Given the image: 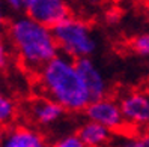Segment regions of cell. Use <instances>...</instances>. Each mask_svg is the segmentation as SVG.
Here are the masks:
<instances>
[{
    "label": "cell",
    "instance_id": "obj_18",
    "mask_svg": "<svg viewBox=\"0 0 149 147\" xmlns=\"http://www.w3.org/2000/svg\"><path fill=\"white\" fill-rule=\"evenodd\" d=\"M3 18H5V11H3V5L0 3V23L3 21Z\"/></svg>",
    "mask_w": 149,
    "mask_h": 147
},
{
    "label": "cell",
    "instance_id": "obj_10",
    "mask_svg": "<svg viewBox=\"0 0 149 147\" xmlns=\"http://www.w3.org/2000/svg\"><path fill=\"white\" fill-rule=\"evenodd\" d=\"M86 147H107L113 143V132L95 122L86 120L77 131Z\"/></svg>",
    "mask_w": 149,
    "mask_h": 147
},
{
    "label": "cell",
    "instance_id": "obj_14",
    "mask_svg": "<svg viewBox=\"0 0 149 147\" xmlns=\"http://www.w3.org/2000/svg\"><path fill=\"white\" fill-rule=\"evenodd\" d=\"M53 147H86V144L78 137V134L74 132V134H66L63 137H60L59 140H56Z\"/></svg>",
    "mask_w": 149,
    "mask_h": 147
},
{
    "label": "cell",
    "instance_id": "obj_2",
    "mask_svg": "<svg viewBox=\"0 0 149 147\" xmlns=\"http://www.w3.org/2000/svg\"><path fill=\"white\" fill-rule=\"evenodd\" d=\"M8 36L20 63L29 72L38 74L48 62L59 56L53 29L36 23L27 15H18L9 23Z\"/></svg>",
    "mask_w": 149,
    "mask_h": 147
},
{
    "label": "cell",
    "instance_id": "obj_5",
    "mask_svg": "<svg viewBox=\"0 0 149 147\" xmlns=\"http://www.w3.org/2000/svg\"><path fill=\"white\" fill-rule=\"evenodd\" d=\"M24 15L48 29H54L71 17V8L63 0H26Z\"/></svg>",
    "mask_w": 149,
    "mask_h": 147
},
{
    "label": "cell",
    "instance_id": "obj_6",
    "mask_svg": "<svg viewBox=\"0 0 149 147\" xmlns=\"http://www.w3.org/2000/svg\"><path fill=\"white\" fill-rule=\"evenodd\" d=\"M84 116L89 122H95L110 129L111 132L122 131L125 128V120L122 116L119 101L106 96L98 101H92L84 110Z\"/></svg>",
    "mask_w": 149,
    "mask_h": 147
},
{
    "label": "cell",
    "instance_id": "obj_11",
    "mask_svg": "<svg viewBox=\"0 0 149 147\" xmlns=\"http://www.w3.org/2000/svg\"><path fill=\"white\" fill-rule=\"evenodd\" d=\"M17 114H18V108L15 101L0 90V129L14 125Z\"/></svg>",
    "mask_w": 149,
    "mask_h": 147
},
{
    "label": "cell",
    "instance_id": "obj_8",
    "mask_svg": "<svg viewBox=\"0 0 149 147\" xmlns=\"http://www.w3.org/2000/svg\"><path fill=\"white\" fill-rule=\"evenodd\" d=\"M26 116L29 117L32 123L38 126H51L56 125L65 116V110L54 101L48 99L44 95H39L27 101Z\"/></svg>",
    "mask_w": 149,
    "mask_h": 147
},
{
    "label": "cell",
    "instance_id": "obj_16",
    "mask_svg": "<svg viewBox=\"0 0 149 147\" xmlns=\"http://www.w3.org/2000/svg\"><path fill=\"white\" fill-rule=\"evenodd\" d=\"M8 6L15 12H23L26 11V0H9Z\"/></svg>",
    "mask_w": 149,
    "mask_h": 147
},
{
    "label": "cell",
    "instance_id": "obj_12",
    "mask_svg": "<svg viewBox=\"0 0 149 147\" xmlns=\"http://www.w3.org/2000/svg\"><path fill=\"white\" fill-rule=\"evenodd\" d=\"M111 147H149V131L122 134L116 140H113Z\"/></svg>",
    "mask_w": 149,
    "mask_h": 147
},
{
    "label": "cell",
    "instance_id": "obj_15",
    "mask_svg": "<svg viewBox=\"0 0 149 147\" xmlns=\"http://www.w3.org/2000/svg\"><path fill=\"white\" fill-rule=\"evenodd\" d=\"M8 63H9V51L3 44H0V69H5Z\"/></svg>",
    "mask_w": 149,
    "mask_h": 147
},
{
    "label": "cell",
    "instance_id": "obj_20",
    "mask_svg": "<svg viewBox=\"0 0 149 147\" xmlns=\"http://www.w3.org/2000/svg\"><path fill=\"white\" fill-rule=\"evenodd\" d=\"M148 92H149V90H148Z\"/></svg>",
    "mask_w": 149,
    "mask_h": 147
},
{
    "label": "cell",
    "instance_id": "obj_13",
    "mask_svg": "<svg viewBox=\"0 0 149 147\" xmlns=\"http://www.w3.org/2000/svg\"><path fill=\"white\" fill-rule=\"evenodd\" d=\"M130 47L134 54L149 59V32H143L133 36V39L130 41Z\"/></svg>",
    "mask_w": 149,
    "mask_h": 147
},
{
    "label": "cell",
    "instance_id": "obj_17",
    "mask_svg": "<svg viewBox=\"0 0 149 147\" xmlns=\"http://www.w3.org/2000/svg\"><path fill=\"white\" fill-rule=\"evenodd\" d=\"M118 18H119V17H118V14H115V12H109V15H107V20L110 21V23H115V21H118Z\"/></svg>",
    "mask_w": 149,
    "mask_h": 147
},
{
    "label": "cell",
    "instance_id": "obj_3",
    "mask_svg": "<svg viewBox=\"0 0 149 147\" xmlns=\"http://www.w3.org/2000/svg\"><path fill=\"white\" fill-rule=\"evenodd\" d=\"M53 35L59 51H62L63 56L75 62L81 59H89L96 50V38L91 24L78 17L71 15L62 21L53 29Z\"/></svg>",
    "mask_w": 149,
    "mask_h": 147
},
{
    "label": "cell",
    "instance_id": "obj_19",
    "mask_svg": "<svg viewBox=\"0 0 149 147\" xmlns=\"http://www.w3.org/2000/svg\"><path fill=\"white\" fill-rule=\"evenodd\" d=\"M2 35H3V30H2V23H0V44H2Z\"/></svg>",
    "mask_w": 149,
    "mask_h": 147
},
{
    "label": "cell",
    "instance_id": "obj_9",
    "mask_svg": "<svg viewBox=\"0 0 149 147\" xmlns=\"http://www.w3.org/2000/svg\"><path fill=\"white\" fill-rule=\"evenodd\" d=\"M77 68L87 92L91 95V99L98 101L106 98L109 93V83L104 74L101 72V69L98 68V65L89 57V59L77 60Z\"/></svg>",
    "mask_w": 149,
    "mask_h": 147
},
{
    "label": "cell",
    "instance_id": "obj_4",
    "mask_svg": "<svg viewBox=\"0 0 149 147\" xmlns=\"http://www.w3.org/2000/svg\"><path fill=\"white\" fill-rule=\"evenodd\" d=\"M118 101L125 125L134 129L149 128V92L128 90L122 93Z\"/></svg>",
    "mask_w": 149,
    "mask_h": 147
},
{
    "label": "cell",
    "instance_id": "obj_1",
    "mask_svg": "<svg viewBox=\"0 0 149 147\" xmlns=\"http://www.w3.org/2000/svg\"><path fill=\"white\" fill-rule=\"evenodd\" d=\"M36 75L42 95L59 104L65 111H84L92 102L91 95L78 72L77 62L72 59L59 54Z\"/></svg>",
    "mask_w": 149,
    "mask_h": 147
},
{
    "label": "cell",
    "instance_id": "obj_7",
    "mask_svg": "<svg viewBox=\"0 0 149 147\" xmlns=\"http://www.w3.org/2000/svg\"><path fill=\"white\" fill-rule=\"evenodd\" d=\"M0 147H48V143L36 128L11 125L0 129Z\"/></svg>",
    "mask_w": 149,
    "mask_h": 147
}]
</instances>
